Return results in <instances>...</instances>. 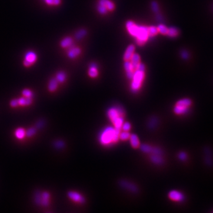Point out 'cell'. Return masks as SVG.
<instances>
[{"instance_id": "cell-1", "label": "cell", "mask_w": 213, "mask_h": 213, "mask_svg": "<svg viewBox=\"0 0 213 213\" xmlns=\"http://www.w3.org/2000/svg\"><path fill=\"white\" fill-rule=\"evenodd\" d=\"M120 131L113 126H106L99 133L98 139L99 144L106 147L115 145L120 140L119 133Z\"/></svg>"}, {"instance_id": "cell-2", "label": "cell", "mask_w": 213, "mask_h": 213, "mask_svg": "<svg viewBox=\"0 0 213 213\" xmlns=\"http://www.w3.org/2000/svg\"><path fill=\"white\" fill-rule=\"evenodd\" d=\"M106 116L113 126L117 130H121L123 123L125 121V110L120 105L110 106L106 110Z\"/></svg>"}, {"instance_id": "cell-3", "label": "cell", "mask_w": 213, "mask_h": 213, "mask_svg": "<svg viewBox=\"0 0 213 213\" xmlns=\"http://www.w3.org/2000/svg\"><path fill=\"white\" fill-rule=\"evenodd\" d=\"M126 27L129 33L136 38V42L140 46L143 45L149 38L147 27L137 26L132 21L127 22Z\"/></svg>"}, {"instance_id": "cell-4", "label": "cell", "mask_w": 213, "mask_h": 213, "mask_svg": "<svg viewBox=\"0 0 213 213\" xmlns=\"http://www.w3.org/2000/svg\"><path fill=\"white\" fill-rule=\"evenodd\" d=\"M145 65L142 63H140V64L135 70L130 87L132 92H137L142 87L143 81L145 77Z\"/></svg>"}, {"instance_id": "cell-5", "label": "cell", "mask_w": 213, "mask_h": 213, "mask_svg": "<svg viewBox=\"0 0 213 213\" xmlns=\"http://www.w3.org/2000/svg\"><path fill=\"white\" fill-rule=\"evenodd\" d=\"M192 105V101L190 98H182L177 101L173 108L175 114L182 116L187 114Z\"/></svg>"}, {"instance_id": "cell-6", "label": "cell", "mask_w": 213, "mask_h": 213, "mask_svg": "<svg viewBox=\"0 0 213 213\" xmlns=\"http://www.w3.org/2000/svg\"><path fill=\"white\" fill-rule=\"evenodd\" d=\"M50 194L48 192L45 191L41 193L40 191L37 192L34 197V200L35 203L39 205L47 207L50 202Z\"/></svg>"}, {"instance_id": "cell-7", "label": "cell", "mask_w": 213, "mask_h": 213, "mask_svg": "<svg viewBox=\"0 0 213 213\" xmlns=\"http://www.w3.org/2000/svg\"><path fill=\"white\" fill-rule=\"evenodd\" d=\"M118 184L121 188L131 193L137 194L139 192V188L136 185V184L130 181H127L126 179H122L119 181Z\"/></svg>"}, {"instance_id": "cell-8", "label": "cell", "mask_w": 213, "mask_h": 213, "mask_svg": "<svg viewBox=\"0 0 213 213\" xmlns=\"http://www.w3.org/2000/svg\"><path fill=\"white\" fill-rule=\"evenodd\" d=\"M168 197L170 200L177 203H181L185 200L184 194L176 190L170 191L168 194Z\"/></svg>"}, {"instance_id": "cell-9", "label": "cell", "mask_w": 213, "mask_h": 213, "mask_svg": "<svg viewBox=\"0 0 213 213\" xmlns=\"http://www.w3.org/2000/svg\"><path fill=\"white\" fill-rule=\"evenodd\" d=\"M69 198L72 201L78 204H84L85 203V197L80 193L74 191H70L68 193Z\"/></svg>"}, {"instance_id": "cell-10", "label": "cell", "mask_w": 213, "mask_h": 213, "mask_svg": "<svg viewBox=\"0 0 213 213\" xmlns=\"http://www.w3.org/2000/svg\"><path fill=\"white\" fill-rule=\"evenodd\" d=\"M37 59V55L34 52H28L26 56L25 59L24 60V65L26 67H29L31 64H33Z\"/></svg>"}, {"instance_id": "cell-11", "label": "cell", "mask_w": 213, "mask_h": 213, "mask_svg": "<svg viewBox=\"0 0 213 213\" xmlns=\"http://www.w3.org/2000/svg\"><path fill=\"white\" fill-rule=\"evenodd\" d=\"M124 67L126 70L127 77L129 79H132L135 69L133 68L131 62L129 60H126L124 63Z\"/></svg>"}, {"instance_id": "cell-12", "label": "cell", "mask_w": 213, "mask_h": 213, "mask_svg": "<svg viewBox=\"0 0 213 213\" xmlns=\"http://www.w3.org/2000/svg\"><path fill=\"white\" fill-rule=\"evenodd\" d=\"M149 158L150 161L155 165H162L165 162L163 155L161 154H152L150 155Z\"/></svg>"}, {"instance_id": "cell-13", "label": "cell", "mask_w": 213, "mask_h": 213, "mask_svg": "<svg viewBox=\"0 0 213 213\" xmlns=\"http://www.w3.org/2000/svg\"><path fill=\"white\" fill-rule=\"evenodd\" d=\"M130 144L133 149H138L140 146V141L136 134H131L128 139Z\"/></svg>"}, {"instance_id": "cell-14", "label": "cell", "mask_w": 213, "mask_h": 213, "mask_svg": "<svg viewBox=\"0 0 213 213\" xmlns=\"http://www.w3.org/2000/svg\"><path fill=\"white\" fill-rule=\"evenodd\" d=\"M135 47L133 45H129L126 49L125 53L124 55V57H123L124 60L125 61L126 60H130L132 55L135 53Z\"/></svg>"}, {"instance_id": "cell-15", "label": "cell", "mask_w": 213, "mask_h": 213, "mask_svg": "<svg viewBox=\"0 0 213 213\" xmlns=\"http://www.w3.org/2000/svg\"><path fill=\"white\" fill-rule=\"evenodd\" d=\"M88 75L90 77L92 78H95L98 77V67L96 63H92L90 65L89 69L88 70Z\"/></svg>"}, {"instance_id": "cell-16", "label": "cell", "mask_w": 213, "mask_h": 213, "mask_svg": "<svg viewBox=\"0 0 213 213\" xmlns=\"http://www.w3.org/2000/svg\"><path fill=\"white\" fill-rule=\"evenodd\" d=\"M98 4L106 7L108 11H112L115 8L114 4L110 0H99Z\"/></svg>"}, {"instance_id": "cell-17", "label": "cell", "mask_w": 213, "mask_h": 213, "mask_svg": "<svg viewBox=\"0 0 213 213\" xmlns=\"http://www.w3.org/2000/svg\"><path fill=\"white\" fill-rule=\"evenodd\" d=\"M19 106H27L30 105L33 102V98L28 97H21L17 99Z\"/></svg>"}, {"instance_id": "cell-18", "label": "cell", "mask_w": 213, "mask_h": 213, "mask_svg": "<svg viewBox=\"0 0 213 213\" xmlns=\"http://www.w3.org/2000/svg\"><path fill=\"white\" fill-rule=\"evenodd\" d=\"M81 52V49L74 47L73 48L69 50L68 53V57L70 59L75 58L77 56L80 55Z\"/></svg>"}, {"instance_id": "cell-19", "label": "cell", "mask_w": 213, "mask_h": 213, "mask_svg": "<svg viewBox=\"0 0 213 213\" xmlns=\"http://www.w3.org/2000/svg\"><path fill=\"white\" fill-rule=\"evenodd\" d=\"M131 60V63L133 67V68H135V69H136L137 67H138V65L140 64V56L139 54L134 53L133 55H132V58L130 59Z\"/></svg>"}, {"instance_id": "cell-20", "label": "cell", "mask_w": 213, "mask_h": 213, "mask_svg": "<svg viewBox=\"0 0 213 213\" xmlns=\"http://www.w3.org/2000/svg\"><path fill=\"white\" fill-rule=\"evenodd\" d=\"M58 82L56 78H52L48 84V89L50 92L55 91L58 86Z\"/></svg>"}, {"instance_id": "cell-21", "label": "cell", "mask_w": 213, "mask_h": 213, "mask_svg": "<svg viewBox=\"0 0 213 213\" xmlns=\"http://www.w3.org/2000/svg\"><path fill=\"white\" fill-rule=\"evenodd\" d=\"M179 34V31L177 28L174 27H171L170 28H168V31L167 33V36H168L169 38H174L177 37Z\"/></svg>"}, {"instance_id": "cell-22", "label": "cell", "mask_w": 213, "mask_h": 213, "mask_svg": "<svg viewBox=\"0 0 213 213\" xmlns=\"http://www.w3.org/2000/svg\"><path fill=\"white\" fill-rule=\"evenodd\" d=\"M73 44L72 39L70 37H67L60 42V46L63 48H68L71 45Z\"/></svg>"}, {"instance_id": "cell-23", "label": "cell", "mask_w": 213, "mask_h": 213, "mask_svg": "<svg viewBox=\"0 0 213 213\" xmlns=\"http://www.w3.org/2000/svg\"><path fill=\"white\" fill-rule=\"evenodd\" d=\"M153 147L152 146L150 145L149 144H146V143H144V144H142V145H140L139 148L140 149V150L145 153H146V154H150V153L152 152V150L153 149Z\"/></svg>"}, {"instance_id": "cell-24", "label": "cell", "mask_w": 213, "mask_h": 213, "mask_svg": "<svg viewBox=\"0 0 213 213\" xmlns=\"http://www.w3.org/2000/svg\"><path fill=\"white\" fill-rule=\"evenodd\" d=\"M14 135L17 139L21 140V139H23L26 136V131L23 128H21V127L18 128L15 131Z\"/></svg>"}, {"instance_id": "cell-25", "label": "cell", "mask_w": 213, "mask_h": 213, "mask_svg": "<svg viewBox=\"0 0 213 213\" xmlns=\"http://www.w3.org/2000/svg\"><path fill=\"white\" fill-rule=\"evenodd\" d=\"M130 133L129 132H125L121 130L119 133V139L121 141H127L128 140L129 137L130 136Z\"/></svg>"}, {"instance_id": "cell-26", "label": "cell", "mask_w": 213, "mask_h": 213, "mask_svg": "<svg viewBox=\"0 0 213 213\" xmlns=\"http://www.w3.org/2000/svg\"><path fill=\"white\" fill-rule=\"evenodd\" d=\"M66 78H67L66 74L63 71L59 72L58 73L56 74V79L59 83H63L66 80Z\"/></svg>"}, {"instance_id": "cell-27", "label": "cell", "mask_w": 213, "mask_h": 213, "mask_svg": "<svg viewBox=\"0 0 213 213\" xmlns=\"http://www.w3.org/2000/svg\"><path fill=\"white\" fill-rule=\"evenodd\" d=\"M158 123L157 121V118L156 117H152L150 119V120L148 121V127L150 129H153L155 128V127L157 126Z\"/></svg>"}, {"instance_id": "cell-28", "label": "cell", "mask_w": 213, "mask_h": 213, "mask_svg": "<svg viewBox=\"0 0 213 213\" xmlns=\"http://www.w3.org/2000/svg\"><path fill=\"white\" fill-rule=\"evenodd\" d=\"M157 28L155 26H150L148 27V34L149 37H154L158 33Z\"/></svg>"}, {"instance_id": "cell-29", "label": "cell", "mask_w": 213, "mask_h": 213, "mask_svg": "<svg viewBox=\"0 0 213 213\" xmlns=\"http://www.w3.org/2000/svg\"><path fill=\"white\" fill-rule=\"evenodd\" d=\"M87 34V31L85 29H81L78 30L75 34V38L77 40L82 39Z\"/></svg>"}, {"instance_id": "cell-30", "label": "cell", "mask_w": 213, "mask_h": 213, "mask_svg": "<svg viewBox=\"0 0 213 213\" xmlns=\"http://www.w3.org/2000/svg\"><path fill=\"white\" fill-rule=\"evenodd\" d=\"M157 30H158V31L160 32L162 34H164V35H166L167 34V33H168V28L165 26V25L162 24H159L158 26H157Z\"/></svg>"}, {"instance_id": "cell-31", "label": "cell", "mask_w": 213, "mask_h": 213, "mask_svg": "<svg viewBox=\"0 0 213 213\" xmlns=\"http://www.w3.org/2000/svg\"><path fill=\"white\" fill-rule=\"evenodd\" d=\"M131 128H132V125L130 124V123L128 121H125L122 125L121 130L125 131V132H129L131 130Z\"/></svg>"}, {"instance_id": "cell-32", "label": "cell", "mask_w": 213, "mask_h": 213, "mask_svg": "<svg viewBox=\"0 0 213 213\" xmlns=\"http://www.w3.org/2000/svg\"><path fill=\"white\" fill-rule=\"evenodd\" d=\"M97 10L101 14H106L107 13V12L108 11V10L106 9V7H105L104 6H103V5L99 4H98Z\"/></svg>"}, {"instance_id": "cell-33", "label": "cell", "mask_w": 213, "mask_h": 213, "mask_svg": "<svg viewBox=\"0 0 213 213\" xmlns=\"http://www.w3.org/2000/svg\"><path fill=\"white\" fill-rule=\"evenodd\" d=\"M36 133V128L34 127H31L28 129L27 132H26V136L30 137L34 135Z\"/></svg>"}, {"instance_id": "cell-34", "label": "cell", "mask_w": 213, "mask_h": 213, "mask_svg": "<svg viewBox=\"0 0 213 213\" xmlns=\"http://www.w3.org/2000/svg\"><path fill=\"white\" fill-rule=\"evenodd\" d=\"M151 7L153 11L155 13H158L159 12V7L157 2L156 1H152L151 3Z\"/></svg>"}, {"instance_id": "cell-35", "label": "cell", "mask_w": 213, "mask_h": 213, "mask_svg": "<svg viewBox=\"0 0 213 213\" xmlns=\"http://www.w3.org/2000/svg\"><path fill=\"white\" fill-rule=\"evenodd\" d=\"M22 94L23 95V96L25 97H28V98H33V93L31 91H30V89H24L22 91Z\"/></svg>"}, {"instance_id": "cell-36", "label": "cell", "mask_w": 213, "mask_h": 213, "mask_svg": "<svg viewBox=\"0 0 213 213\" xmlns=\"http://www.w3.org/2000/svg\"><path fill=\"white\" fill-rule=\"evenodd\" d=\"M54 145L58 149H62L65 146V143L62 140H58L55 143Z\"/></svg>"}, {"instance_id": "cell-37", "label": "cell", "mask_w": 213, "mask_h": 213, "mask_svg": "<svg viewBox=\"0 0 213 213\" xmlns=\"http://www.w3.org/2000/svg\"><path fill=\"white\" fill-rule=\"evenodd\" d=\"M178 158L181 160V161H184L187 158V155L185 153V152H180L179 154H178Z\"/></svg>"}, {"instance_id": "cell-38", "label": "cell", "mask_w": 213, "mask_h": 213, "mask_svg": "<svg viewBox=\"0 0 213 213\" xmlns=\"http://www.w3.org/2000/svg\"><path fill=\"white\" fill-rule=\"evenodd\" d=\"M10 106L12 107H16L19 106L18 100L17 99H13L10 101Z\"/></svg>"}, {"instance_id": "cell-39", "label": "cell", "mask_w": 213, "mask_h": 213, "mask_svg": "<svg viewBox=\"0 0 213 213\" xmlns=\"http://www.w3.org/2000/svg\"><path fill=\"white\" fill-rule=\"evenodd\" d=\"M43 125V121H39V122L36 124V128H41Z\"/></svg>"}, {"instance_id": "cell-40", "label": "cell", "mask_w": 213, "mask_h": 213, "mask_svg": "<svg viewBox=\"0 0 213 213\" xmlns=\"http://www.w3.org/2000/svg\"><path fill=\"white\" fill-rule=\"evenodd\" d=\"M182 56L184 59H186L188 58V53L186 52H183L182 53Z\"/></svg>"}, {"instance_id": "cell-41", "label": "cell", "mask_w": 213, "mask_h": 213, "mask_svg": "<svg viewBox=\"0 0 213 213\" xmlns=\"http://www.w3.org/2000/svg\"><path fill=\"white\" fill-rule=\"evenodd\" d=\"M45 1L49 5H53V0H45Z\"/></svg>"}]
</instances>
